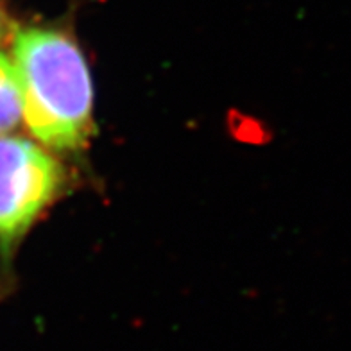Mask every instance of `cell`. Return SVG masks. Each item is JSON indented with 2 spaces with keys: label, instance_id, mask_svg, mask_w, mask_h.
Instances as JSON below:
<instances>
[{
  "label": "cell",
  "instance_id": "1",
  "mask_svg": "<svg viewBox=\"0 0 351 351\" xmlns=\"http://www.w3.org/2000/svg\"><path fill=\"white\" fill-rule=\"evenodd\" d=\"M13 65L31 133L58 151L83 147L93 130V86L77 43L56 29H23L14 38Z\"/></svg>",
  "mask_w": 351,
  "mask_h": 351
},
{
  "label": "cell",
  "instance_id": "2",
  "mask_svg": "<svg viewBox=\"0 0 351 351\" xmlns=\"http://www.w3.org/2000/svg\"><path fill=\"white\" fill-rule=\"evenodd\" d=\"M65 172L45 149L20 136H0V250H10L51 203Z\"/></svg>",
  "mask_w": 351,
  "mask_h": 351
},
{
  "label": "cell",
  "instance_id": "3",
  "mask_svg": "<svg viewBox=\"0 0 351 351\" xmlns=\"http://www.w3.org/2000/svg\"><path fill=\"white\" fill-rule=\"evenodd\" d=\"M22 119V92L13 61L0 54V134L14 130Z\"/></svg>",
  "mask_w": 351,
  "mask_h": 351
},
{
  "label": "cell",
  "instance_id": "4",
  "mask_svg": "<svg viewBox=\"0 0 351 351\" xmlns=\"http://www.w3.org/2000/svg\"><path fill=\"white\" fill-rule=\"evenodd\" d=\"M4 29H5V20H4V16H2V13H0V40H2Z\"/></svg>",
  "mask_w": 351,
  "mask_h": 351
}]
</instances>
